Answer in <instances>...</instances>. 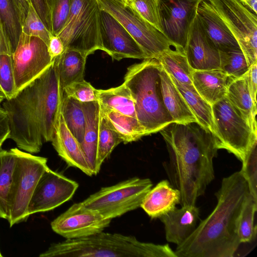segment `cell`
<instances>
[{
  "label": "cell",
  "instance_id": "obj_1",
  "mask_svg": "<svg viewBox=\"0 0 257 257\" xmlns=\"http://www.w3.org/2000/svg\"><path fill=\"white\" fill-rule=\"evenodd\" d=\"M159 132L169 154L165 169L170 184L180 191V204L196 205L215 177L213 159L218 149L214 138L196 122L172 123Z\"/></svg>",
  "mask_w": 257,
  "mask_h": 257
},
{
  "label": "cell",
  "instance_id": "obj_2",
  "mask_svg": "<svg viewBox=\"0 0 257 257\" xmlns=\"http://www.w3.org/2000/svg\"><path fill=\"white\" fill-rule=\"evenodd\" d=\"M62 97L53 59L40 76L3 101L9 120V139L21 150L39 153L44 143L52 140Z\"/></svg>",
  "mask_w": 257,
  "mask_h": 257
},
{
  "label": "cell",
  "instance_id": "obj_3",
  "mask_svg": "<svg viewBox=\"0 0 257 257\" xmlns=\"http://www.w3.org/2000/svg\"><path fill=\"white\" fill-rule=\"evenodd\" d=\"M249 193L241 171L223 178L211 213L175 250L177 257H233L241 244L238 224Z\"/></svg>",
  "mask_w": 257,
  "mask_h": 257
},
{
  "label": "cell",
  "instance_id": "obj_4",
  "mask_svg": "<svg viewBox=\"0 0 257 257\" xmlns=\"http://www.w3.org/2000/svg\"><path fill=\"white\" fill-rule=\"evenodd\" d=\"M40 257H177L168 244L142 242L135 236L103 231L52 244Z\"/></svg>",
  "mask_w": 257,
  "mask_h": 257
},
{
  "label": "cell",
  "instance_id": "obj_5",
  "mask_svg": "<svg viewBox=\"0 0 257 257\" xmlns=\"http://www.w3.org/2000/svg\"><path fill=\"white\" fill-rule=\"evenodd\" d=\"M161 67L155 58L144 59L130 66L124 77L123 83L131 92L137 118L146 136L159 132L174 123L163 100Z\"/></svg>",
  "mask_w": 257,
  "mask_h": 257
},
{
  "label": "cell",
  "instance_id": "obj_6",
  "mask_svg": "<svg viewBox=\"0 0 257 257\" xmlns=\"http://www.w3.org/2000/svg\"><path fill=\"white\" fill-rule=\"evenodd\" d=\"M212 108V135L217 149L227 150L243 164L257 143L256 131L226 97L213 104Z\"/></svg>",
  "mask_w": 257,
  "mask_h": 257
},
{
  "label": "cell",
  "instance_id": "obj_7",
  "mask_svg": "<svg viewBox=\"0 0 257 257\" xmlns=\"http://www.w3.org/2000/svg\"><path fill=\"white\" fill-rule=\"evenodd\" d=\"M100 11L97 0H71L68 18L57 35L65 50H76L86 57L97 50H102Z\"/></svg>",
  "mask_w": 257,
  "mask_h": 257
},
{
  "label": "cell",
  "instance_id": "obj_8",
  "mask_svg": "<svg viewBox=\"0 0 257 257\" xmlns=\"http://www.w3.org/2000/svg\"><path fill=\"white\" fill-rule=\"evenodd\" d=\"M13 150L16 162L8 201V221L11 227L29 217L28 207L32 195L40 177L49 168L46 158L16 148Z\"/></svg>",
  "mask_w": 257,
  "mask_h": 257
},
{
  "label": "cell",
  "instance_id": "obj_9",
  "mask_svg": "<svg viewBox=\"0 0 257 257\" xmlns=\"http://www.w3.org/2000/svg\"><path fill=\"white\" fill-rule=\"evenodd\" d=\"M152 186L149 178L133 177L101 188L82 202L87 207L98 211L105 218L111 220L141 207Z\"/></svg>",
  "mask_w": 257,
  "mask_h": 257
},
{
  "label": "cell",
  "instance_id": "obj_10",
  "mask_svg": "<svg viewBox=\"0 0 257 257\" xmlns=\"http://www.w3.org/2000/svg\"><path fill=\"white\" fill-rule=\"evenodd\" d=\"M97 1L100 9L121 24L149 59H157L173 46L163 32L143 19L125 0Z\"/></svg>",
  "mask_w": 257,
  "mask_h": 257
},
{
  "label": "cell",
  "instance_id": "obj_11",
  "mask_svg": "<svg viewBox=\"0 0 257 257\" xmlns=\"http://www.w3.org/2000/svg\"><path fill=\"white\" fill-rule=\"evenodd\" d=\"M237 42L248 67L257 61V17L238 0H207Z\"/></svg>",
  "mask_w": 257,
  "mask_h": 257
},
{
  "label": "cell",
  "instance_id": "obj_12",
  "mask_svg": "<svg viewBox=\"0 0 257 257\" xmlns=\"http://www.w3.org/2000/svg\"><path fill=\"white\" fill-rule=\"evenodd\" d=\"M12 56L16 94L40 76L53 61L44 41L23 32Z\"/></svg>",
  "mask_w": 257,
  "mask_h": 257
},
{
  "label": "cell",
  "instance_id": "obj_13",
  "mask_svg": "<svg viewBox=\"0 0 257 257\" xmlns=\"http://www.w3.org/2000/svg\"><path fill=\"white\" fill-rule=\"evenodd\" d=\"M203 0H159L164 34L176 49L185 52L189 33Z\"/></svg>",
  "mask_w": 257,
  "mask_h": 257
},
{
  "label": "cell",
  "instance_id": "obj_14",
  "mask_svg": "<svg viewBox=\"0 0 257 257\" xmlns=\"http://www.w3.org/2000/svg\"><path fill=\"white\" fill-rule=\"evenodd\" d=\"M78 184L49 168L42 174L30 200L28 213L53 210L71 199Z\"/></svg>",
  "mask_w": 257,
  "mask_h": 257
},
{
  "label": "cell",
  "instance_id": "obj_15",
  "mask_svg": "<svg viewBox=\"0 0 257 257\" xmlns=\"http://www.w3.org/2000/svg\"><path fill=\"white\" fill-rule=\"evenodd\" d=\"M111 220L81 202L73 204L58 216L51 222V226L55 232L66 239H75L103 231Z\"/></svg>",
  "mask_w": 257,
  "mask_h": 257
},
{
  "label": "cell",
  "instance_id": "obj_16",
  "mask_svg": "<svg viewBox=\"0 0 257 257\" xmlns=\"http://www.w3.org/2000/svg\"><path fill=\"white\" fill-rule=\"evenodd\" d=\"M99 30L102 50L113 59H149L121 24L101 9L99 13Z\"/></svg>",
  "mask_w": 257,
  "mask_h": 257
},
{
  "label": "cell",
  "instance_id": "obj_17",
  "mask_svg": "<svg viewBox=\"0 0 257 257\" xmlns=\"http://www.w3.org/2000/svg\"><path fill=\"white\" fill-rule=\"evenodd\" d=\"M185 52L194 70L220 69L219 51L208 37L197 14L189 33Z\"/></svg>",
  "mask_w": 257,
  "mask_h": 257
},
{
  "label": "cell",
  "instance_id": "obj_18",
  "mask_svg": "<svg viewBox=\"0 0 257 257\" xmlns=\"http://www.w3.org/2000/svg\"><path fill=\"white\" fill-rule=\"evenodd\" d=\"M51 142L58 155L68 166L80 169L89 176L93 175L80 145L67 127L60 110Z\"/></svg>",
  "mask_w": 257,
  "mask_h": 257
},
{
  "label": "cell",
  "instance_id": "obj_19",
  "mask_svg": "<svg viewBox=\"0 0 257 257\" xmlns=\"http://www.w3.org/2000/svg\"><path fill=\"white\" fill-rule=\"evenodd\" d=\"M199 214V209L196 205L181 206L160 217L164 226L167 241L177 245L182 243L196 227Z\"/></svg>",
  "mask_w": 257,
  "mask_h": 257
},
{
  "label": "cell",
  "instance_id": "obj_20",
  "mask_svg": "<svg viewBox=\"0 0 257 257\" xmlns=\"http://www.w3.org/2000/svg\"><path fill=\"white\" fill-rule=\"evenodd\" d=\"M232 78L221 69L193 70L192 73L193 86L211 105L225 97Z\"/></svg>",
  "mask_w": 257,
  "mask_h": 257
},
{
  "label": "cell",
  "instance_id": "obj_21",
  "mask_svg": "<svg viewBox=\"0 0 257 257\" xmlns=\"http://www.w3.org/2000/svg\"><path fill=\"white\" fill-rule=\"evenodd\" d=\"M180 191L167 180L160 181L145 196L141 207L152 219L159 218L180 203Z\"/></svg>",
  "mask_w": 257,
  "mask_h": 257
},
{
  "label": "cell",
  "instance_id": "obj_22",
  "mask_svg": "<svg viewBox=\"0 0 257 257\" xmlns=\"http://www.w3.org/2000/svg\"><path fill=\"white\" fill-rule=\"evenodd\" d=\"M197 15L208 37L219 51L240 48L235 38L207 0H203L199 4Z\"/></svg>",
  "mask_w": 257,
  "mask_h": 257
},
{
  "label": "cell",
  "instance_id": "obj_23",
  "mask_svg": "<svg viewBox=\"0 0 257 257\" xmlns=\"http://www.w3.org/2000/svg\"><path fill=\"white\" fill-rule=\"evenodd\" d=\"M82 105L85 116V127L83 140L80 145L93 175H96L101 168L97 155L100 105L97 100L82 103Z\"/></svg>",
  "mask_w": 257,
  "mask_h": 257
},
{
  "label": "cell",
  "instance_id": "obj_24",
  "mask_svg": "<svg viewBox=\"0 0 257 257\" xmlns=\"http://www.w3.org/2000/svg\"><path fill=\"white\" fill-rule=\"evenodd\" d=\"M160 76L163 102L174 123H197L196 118L185 99L162 66Z\"/></svg>",
  "mask_w": 257,
  "mask_h": 257
},
{
  "label": "cell",
  "instance_id": "obj_25",
  "mask_svg": "<svg viewBox=\"0 0 257 257\" xmlns=\"http://www.w3.org/2000/svg\"><path fill=\"white\" fill-rule=\"evenodd\" d=\"M87 57L79 51L66 49L62 54L53 59L62 93L66 86L84 79Z\"/></svg>",
  "mask_w": 257,
  "mask_h": 257
},
{
  "label": "cell",
  "instance_id": "obj_26",
  "mask_svg": "<svg viewBox=\"0 0 257 257\" xmlns=\"http://www.w3.org/2000/svg\"><path fill=\"white\" fill-rule=\"evenodd\" d=\"M225 97L239 110L250 126L256 131V106L253 104L250 95L246 73L240 77L231 79Z\"/></svg>",
  "mask_w": 257,
  "mask_h": 257
},
{
  "label": "cell",
  "instance_id": "obj_27",
  "mask_svg": "<svg viewBox=\"0 0 257 257\" xmlns=\"http://www.w3.org/2000/svg\"><path fill=\"white\" fill-rule=\"evenodd\" d=\"M170 76L195 116L197 123L212 134L214 123L212 105L199 94L193 85L180 83Z\"/></svg>",
  "mask_w": 257,
  "mask_h": 257
},
{
  "label": "cell",
  "instance_id": "obj_28",
  "mask_svg": "<svg viewBox=\"0 0 257 257\" xmlns=\"http://www.w3.org/2000/svg\"><path fill=\"white\" fill-rule=\"evenodd\" d=\"M97 98L101 107L137 118L133 98L123 83L116 87L97 89Z\"/></svg>",
  "mask_w": 257,
  "mask_h": 257
},
{
  "label": "cell",
  "instance_id": "obj_29",
  "mask_svg": "<svg viewBox=\"0 0 257 257\" xmlns=\"http://www.w3.org/2000/svg\"><path fill=\"white\" fill-rule=\"evenodd\" d=\"M156 59L166 72L178 82L187 85H193L192 73L193 70L183 50L170 48Z\"/></svg>",
  "mask_w": 257,
  "mask_h": 257
},
{
  "label": "cell",
  "instance_id": "obj_30",
  "mask_svg": "<svg viewBox=\"0 0 257 257\" xmlns=\"http://www.w3.org/2000/svg\"><path fill=\"white\" fill-rule=\"evenodd\" d=\"M100 108L123 143L136 141L146 136L145 129L137 118L106 109L101 106Z\"/></svg>",
  "mask_w": 257,
  "mask_h": 257
},
{
  "label": "cell",
  "instance_id": "obj_31",
  "mask_svg": "<svg viewBox=\"0 0 257 257\" xmlns=\"http://www.w3.org/2000/svg\"><path fill=\"white\" fill-rule=\"evenodd\" d=\"M16 162V155L13 149H0V218H9V196Z\"/></svg>",
  "mask_w": 257,
  "mask_h": 257
},
{
  "label": "cell",
  "instance_id": "obj_32",
  "mask_svg": "<svg viewBox=\"0 0 257 257\" xmlns=\"http://www.w3.org/2000/svg\"><path fill=\"white\" fill-rule=\"evenodd\" d=\"M60 112L67 127L80 144L83 140L85 127L82 103L75 98L63 95Z\"/></svg>",
  "mask_w": 257,
  "mask_h": 257
},
{
  "label": "cell",
  "instance_id": "obj_33",
  "mask_svg": "<svg viewBox=\"0 0 257 257\" xmlns=\"http://www.w3.org/2000/svg\"><path fill=\"white\" fill-rule=\"evenodd\" d=\"M0 20L10 40L13 53L22 33L20 16L14 0H0Z\"/></svg>",
  "mask_w": 257,
  "mask_h": 257
},
{
  "label": "cell",
  "instance_id": "obj_34",
  "mask_svg": "<svg viewBox=\"0 0 257 257\" xmlns=\"http://www.w3.org/2000/svg\"><path fill=\"white\" fill-rule=\"evenodd\" d=\"M121 142V139L109 124L100 106L97 155L101 166L113 149Z\"/></svg>",
  "mask_w": 257,
  "mask_h": 257
},
{
  "label": "cell",
  "instance_id": "obj_35",
  "mask_svg": "<svg viewBox=\"0 0 257 257\" xmlns=\"http://www.w3.org/2000/svg\"><path fill=\"white\" fill-rule=\"evenodd\" d=\"M257 210V200L248 194L240 214L237 232L241 243L252 241L256 235V226L254 224Z\"/></svg>",
  "mask_w": 257,
  "mask_h": 257
},
{
  "label": "cell",
  "instance_id": "obj_36",
  "mask_svg": "<svg viewBox=\"0 0 257 257\" xmlns=\"http://www.w3.org/2000/svg\"><path fill=\"white\" fill-rule=\"evenodd\" d=\"M220 68L229 76L237 78L248 71L246 58L240 48L219 51Z\"/></svg>",
  "mask_w": 257,
  "mask_h": 257
},
{
  "label": "cell",
  "instance_id": "obj_37",
  "mask_svg": "<svg viewBox=\"0 0 257 257\" xmlns=\"http://www.w3.org/2000/svg\"><path fill=\"white\" fill-rule=\"evenodd\" d=\"M0 87L6 96V99H11L15 95L12 52H4L0 54Z\"/></svg>",
  "mask_w": 257,
  "mask_h": 257
},
{
  "label": "cell",
  "instance_id": "obj_38",
  "mask_svg": "<svg viewBox=\"0 0 257 257\" xmlns=\"http://www.w3.org/2000/svg\"><path fill=\"white\" fill-rule=\"evenodd\" d=\"M125 1L143 19L163 33L159 12V0H125Z\"/></svg>",
  "mask_w": 257,
  "mask_h": 257
},
{
  "label": "cell",
  "instance_id": "obj_39",
  "mask_svg": "<svg viewBox=\"0 0 257 257\" xmlns=\"http://www.w3.org/2000/svg\"><path fill=\"white\" fill-rule=\"evenodd\" d=\"M50 11L52 35L57 36L68 18L71 0H47Z\"/></svg>",
  "mask_w": 257,
  "mask_h": 257
},
{
  "label": "cell",
  "instance_id": "obj_40",
  "mask_svg": "<svg viewBox=\"0 0 257 257\" xmlns=\"http://www.w3.org/2000/svg\"><path fill=\"white\" fill-rule=\"evenodd\" d=\"M22 27L23 33L41 39L48 46L52 35L46 28L31 5Z\"/></svg>",
  "mask_w": 257,
  "mask_h": 257
},
{
  "label": "cell",
  "instance_id": "obj_41",
  "mask_svg": "<svg viewBox=\"0 0 257 257\" xmlns=\"http://www.w3.org/2000/svg\"><path fill=\"white\" fill-rule=\"evenodd\" d=\"M63 95L75 98L82 103L98 100L97 89L84 79L74 82L65 87Z\"/></svg>",
  "mask_w": 257,
  "mask_h": 257
},
{
  "label": "cell",
  "instance_id": "obj_42",
  "mask_svg": "<svg viewBox=\"0 0 257 257\" xmlns=\"http://www.w3.org/2000/svg\"><path fill=\"white\" fill-rule=\"evenodd\" d=\"M255 143L249 154L245 162L242 164L240 170L246 179L250 194L257 200V151Z\"/></svg>",
  "mask_w": 257,
  "mask_h": 257
},
{
  "label": "cell",
  "instance_id": "obj_43",
  "mask_svg": "<svg viewBox=\"0 0 257 257\" xmlns=\"http://www.w3.org/2000/svg\"><path fill=\"white\" fill-rule=\"evenodd\" d=\"M43 24L52 34L51 14L47 0H30Z\"/></svg>",
  "mask_w": 257,
  "mask_h": 257
},
{
  "label": "cell",
  "instance_id": "obj_44",
  "mask_svg": "<svg viewBox=\"0 0 257 257\" xmlns=\"http://www.w3.org/2000/svg\"><path fill=\"white\" fill-rule=\"evenodd\" d=\"M257 61L251 64L246 72L247 84L251 98L256 106Z\"/></svg>",
  "mask_w": 257,
  "mask_h": 257
},
{
  "label": "cell",
  "instance_id": "obj_45",
  "mask_svg": "<svg viewBox=\"0 0 257 257\" xmlns=\"http://www.w3.org/2000/svg\"><path fill=\"white\" fill-rule=\"evenodd\" d=\"M10 134L8 115L6 110L0 106V149Z\"/></svg>",
  "mask_w": 257,
  "mask_h": 257
},
{
  "label": "cell",
  "instance_id": "obj_46",
  "mask_svg": "<svg viewBox=\"0 0 257 257\" xmlns=\"http://www.w3.org/2000/svg\"><path fill=\"white\" fill-rule=\"evenodd\" d=\"M48 47L53 59L62 54L65 50L63 42L57 36L52 35Z\"/></svg>",
  "mask_w": 257,
  "mask_h": 257
},
{
  "label": "cell",
  "instance_id": "obj_47",
  "mask_svg": "<svg viewBox=\"0 0 257 257\" xmlns=\"http://www.w3.org/2000/svg\"><path fill=\"white\" fill-rule=\"evenodd\" d=\"M4 52H12L10 40L0 20V54Z\"/></svg>",
  "mask_w": 257,
  "mask_h": 257
},
{
  "label": "cell",
  "instance_id": "obj_48",
  "mask_svg": "<svg viewBox=\"0 0 257 257\" xmlns=\"http://www.w3.org/2000/svg\"><path fill=\"white\" fill-rule=\"evenodd\" d=\"M18 8L21 21L22 22V26L25 18L28 14L30 5H31L30 0H14Z\"/></svg>",
  "mask_w": 257,
  "mask_h": 257
},
{
  "label": "cell",
  "instance_id": "obj_49",
  "mask_svg": "<svg viewBox=\"0 0 257 257\" xmlns=\"http://www.w3.org/2000/svg\"><path fill=\"white\" fill-rule=\"evenodd\" d=\"M252 13L257 14V0H238Z\"/></svg>",
  "mask_w": 257,
  "mask_h": 257
},
{
  "label": "cell",
  "instance_id": "obj_50",
  "mask_svg": "<svg viewBox=\"0 0 257 257\" xmlns=\"http://www.w3.org/2000/svg\"><path fill=\"white\" fill-rule=\"evenodd\" d=\"M0 96L4 97L6 99V96H5L4 93L3 92V90H2L1 87H0Z\"/></svg>",
  "mask_w": 257,
  "mask_h": 257
},
{
  "label": "cell",
  "instance_id": "obj_51",
  "mask_svg": "<svg viewBox=\"0 0 257 257\" xmlns=\"http://www.w3.org/2000/svg\"><path fill=\"white\" fill-rule=\"evenodd\" d=\"M5 99V98L1 96H0V104L3 102V101Z\"/></svg>",
  "mask_w": 257,
  "mask_h": 257
},
{
  "label": "cell",
  "instance_id": "obj_52",
  "mask_svg": "<svg viewBox=\"0 0 257 257\" xmlns=\"http://www.w3.org/2000/svg\"><path fill=\"white\" fill-rule=\"evenodd\" d=\"M2 256H3V255H2L1 251H0V257H2Z\"/></svg>",
  "mask_w": 257,
  "mask_h": 257
}]
</instances>
